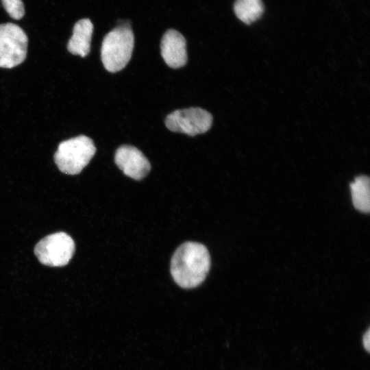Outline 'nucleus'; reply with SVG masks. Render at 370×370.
I'll list each match as a JSON object with an SVG mask.
<instances>
[{
  "label": "nucleus",
  "mask_w": 370,
  "mask_h": 370,
  "mask_svg": "<svg viewBox=\"0 0 370 370\" xmlns=\"http://www.w3.org/2000/svg\"><path fill=\"white\" fill-rule=\"evenodd\" d=\"M354 206L362 212H369L370 209V183L367 175H360L350 184Z\"/></svg>",
  "instance_id": "10"
},
{
  "label": "nucleus",
  "mask_w": 370,
  "mask_h": 370,
  "mask_svg": "<svg viewBox=\"0 0 370 370\" xmlns=\"http://www.w3.org/2000/svg\"><path fill=\"white\" fill-rule=\"evenodd\" d=\"M8 14L14 19L21 18L25 14V8L22 0H1Z\"/></svg>",
  "instance_id": "12"
},
{
  "label": "nucleus",
  "mask_w": 370,
  "mask_h": 370,
  "mask_svg": "<svg viewBox=\"0 0 370 370\" xmlns=\"http://www.w3.org/2000/svg\"><path fill=\"white\" fill-rule=\"evenodd\" d=\"M95 152L92 140L81 135L60 143L54 154V161L61 172L76 175L88 165Z\"/></svg>",
  "instance_id": "3"
},
{
  "label": "nucleus",
  "mask_w": 370,
  "mask_h": 370,
  "mask_svg": "<svg viewBox=\"0 0 370 370\" xmlns=\"http://www.w3.org/2000/svg\"><path fill=\"white\" fill-rule=\"evenodd\" d=\"M160 49L162 57L169 67L177 69L186 64L188 59L186 39L175 29H171L164 33Z\"/></svg>",
  "instance_id": "8"
},
{
  "label": "nucleus",
  "mask_w": 370,
  "mask_h": 370,
  "mask_svg": "<svg viewBox=\"0 0 370 370\" xmlns=\"http://www.w3.org/2000/svg\"><path fill=\"white\" fill-rule=\"evenodd\" d=\"M134 45V34L128 26L117 27L108 33L101 48L104 68L111 73L123 69L131 59Z\"/></svg>",
  "instance_id": "2"
},
{
  "label": "nucleus",
  "mask_w": 370,
  "mask_h": 370,
  "mask_svg": "<svg viewBox=\"0 0 370 370\" xmlns=\"http://www.w3.org/2000/svg\"><path fill=\"white\" fill-rule=\"evenodd\" d=\"M234 10L238 19L249 25L261 16L264 7L261 0H236Z\"/></svg>",
  "instance_id": "11"
},
{
  "label": "nucleus",
  "mask_w": 370,
  "mask_h": 370,
  "mask_svg": "<svg viewBox=\"0 0 370 370\" xmlns=\"http://www.w3.org/2000/svg\"><path fill=\"white\" fill-rule=\"evenodd\" d=\"M114 161L125 175L136 180L145 177L151 169V164L145 156L131 145L119 147L115 153Z\"/></svg>",
  "instance_id": "7"
},
{
  "label": "nucleus",
  "mask_w": 370,
  "mask_h": 370,
  "mask_svg": "<svg viewBox=\"0 0 370 370\" xmlns=\"http://www.w3.org/2000/svg\"><path fill=\"white\" fill-rule=\"evenodd\" d=\"M73 238L63 232H56L42 238L34 247V254L42 264L63 267L69 263L75 252Z\"/></svg>",
  "instance_id": "4"
},
{
  "label": "nucleus",
  "mask_w": 370,
  "mask_h": 370,
  "mask_svg": "<svg viewBox=\"0 0 370 370\" xmlns=\"http://www.w3.org/2000/svg\"><path fill=\"white\" fill-rule=\"evenodd\" d=\"M212 123L211 114L200 108L177 110L169 114L165 120L169 130L192 136L205 133Z\"/></svg>",
  "instance_id": "6"
},
{
  "label": "nucleus",
  "mask_w": 370,
  "mask_h": 370,
  "mask_svg": "<svg viewBox=\"0 0 370 370\" xmlns=\"http://www.w3.org/2000/svg\"><path fill=\"white\" fill-rule=\"evenodd\" d=\"M210 267V257L207 248L201 243L186 242L173 254L171 273L180 286L192 288L204 282Z\"/></svg>",
  "instance_id": "1"
},
{
  "label": "nucleus",
  "mask_w": 370,
  "mask_h": 370,
  "mask_svg": "<svg viewBox=\"0 0 370 370\" xmlns=\"http://www.w3.org/2000/svg\"><path fill=\"white\" fill-rule=\"evenodd\" d=\"M93 25L88 18L78 21L74 25L73 35L69 39L67 49L73 55L86 56L90 49Z\"/></svg>",
  "instance_id": "9"
},
{
  "label": "nucleus",
  "mask_w": 370,
  "mask_h": 370,
  "mask_svg": "<svg viewBox=\"0 0 370 370\" xmlns=\"http://www.w3.org/2000/svg\"><path fill=\"white\" fill-rule=\"evenodd\" d=\"M369 338H370L369 331L367 330V332L365 334L364 337H363L364 347L367 351H369V343H370Z\"/></svg>",
  "instance_id": "13"
},
{
  "label": "nucleus",
  "mask_w": 370,
  "mask_h": 370,
  "mask_svg": "<svg viewBox=\"0 0 370 370\" xmlns=\"http://www.w3.org/2000/svg\"><path fill=\"white\" fill-rule=\"evenodd\" d=\"M28 38L18 25L8 23L0 25V67L11 69L26 58Z\"/></svg>",
  "instance_id": "5"
}]
</instances>
